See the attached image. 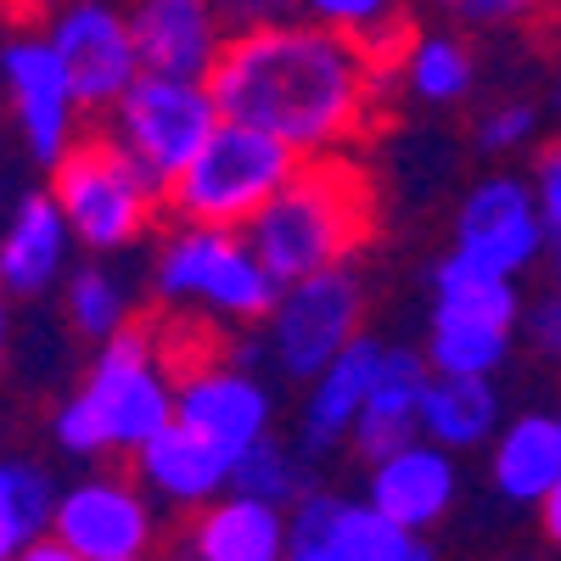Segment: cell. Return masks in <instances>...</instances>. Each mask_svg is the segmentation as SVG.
Returning <instances> with one entry per match:
<instances>
[{"label": "cell", "instance_id": "cell-1", "mask_svg": "<svg viewBox=\"0 0 561 561\" xmlns=\"http://www.w3.org/2000/svg\"><path fill=\"white\" fill-rule=\"evenodd\" d=\"M382 73L365 62V51L309 18L230 34L208 90L230 124L264 129L287 140L298 158H332L370 124L377 113Z\"/></svg>", "mask_w": 561, "mask_h": 561}, {"label": "cell", "instance_id": "cell-2", "mask_svg": "<svg viewBox=\"0 0 561 561\" xmlns=\"http://www.w3.org/2000/svg\"><path fill=\"white\" fill-rule=\"evenodd\" d=\"M370 225H377V192L359 163L343 152L332 158H304L298 174L259 208V219L242 230L253 242L259 264L293 287V280L348 264L354 248H365Z\"/></svg>", "mask_w": 561, "mask_h": 561}, {"label": "cell", "instance_id": "cell-3", "mask_svg": "<svg viewBox=\"0 0 561 561\" xmlns=\"http://www.w3.org/2000/svg\"><path fill=\"white\" fill-rule=\"evenodd\" d=\"M158 359V332L147 320H129L118 337H107L102 354L90 359L79 393L51 421L57 444L79 460L113 449L135 455L140 444H152L174 421V377Z\"/></svg>", "mask_w": 561, "mask_h": 561}, {"label": "cell", "instance_id": "cell-4", "mask_svg": "<svg viewBox=\"0 0 561 561\" xmlns=\"http://www.w3.org/2000/svg\"><path fill=\"white\" fill-rule=\"evenodd\" d=\"M298 152L287 140H275L264 129H248V124H219L208 135V147L185 163L169 192H163V208L180 219V225H219V230H248L259 219V208L298 174Z\"/></svg>", "mask_w": 561, "mask_h": 561}, {"label": "cell", "instance_id": "cell-5", "mask_svg": "<svg viewBox=\"0 0 561 561\" xmlns=\"http://www.w3.org/2000/svg\"><path fill=\"white\" fill-rule=\"evenodd\" d=\"M51 197L90 253H118L152 225L163 185L140 169L113 135H90L51 163Z\"/></svg>", "mask_w": 561, "mask_h": 561}, {"label": "cell", "instance_id": "cell-6", "mask_svg": "<svg viewBox=\"0 0 561 561\" xmlns=\"http://www.w3.org/2000/svg\"><path fill=\"white\" fill-rule=\"evenodd\" d=\"M152 287L163 304L208 309L214 320H270L280 280L259 264L242 230L180 225L152 264Z\"/></svg>", "mask_w": 561, "mask_h": 561}, {"label": "cell", "instance_id": "cell-7", "mask_svg": "<svg viewBox=\"0 0 561 561\" xmlns=\"http://www.w3.org/2000/svg\"><path fill=\"white\" fill-rule=\"evenodd\" d=\"M219 124H225V113L214 102L208 79L140 73L107 107V135L163 185V192H169V180L208 147V135Z\"/></svg>", "mask_w": 561, "mask_h": 561}, {"label": "cell", "instance_id": "cell-8", "mask_svg": "<svg viewBox=\"0 0 561 561\" xmlns=\"http://www.w3.org/2000/svg\"><path fill=\"white\" fill-rule=\"evenodd\" d=\"M365 287L348 264L314 270L293 287H280L270 320H264V359H275L280 377L314 382L348 343L365 332Z\"/></svg>", "mask_w": 561, "mask_h": 561}, {"label": "cell", "instance_id": "cell-9", "mask_svg": "<svg viewBox=\"0 0 561 561\" xmlns=\"http://www.w3.org/2000/svg\"><path fill=\"white\" fill-rule=\"evenodd\" d=\"M545 248H550V230L539 219L534 180H523V174H483L472 192L460 197V214H455V259L478 264L489 275L517 280L523 270L539 264Z\"/></svg>", "mask_w": 561, "mask_h": 561}, {"label": "cell", "instance_id": "cell-10", "mask_svg": "<svg viewBox=\"0 0 561 561\" xmlns=\"http://www.w3.org/2000/svg\"><path fill=\"white\" fill-rule=\"evenodd\" d=\"M0 84H7V102H12L28 158L51 169L79 140V96H73L68 62L51 45V34H18L0 51Z\"/></svg>", "mask_w": 561, "mask_h": 561}, {"label": "cell", "instance_id": "cell-11", "mask_svg": "<svg viewBox=\"0 0 561 561\" xmlns=\"http://www.w3.org/2000/svg\"><path fill=\"white\" fill-rule=\"evenodd\" d=\"M51 534L79 556V561H147L158 528L147 489L129 478H84L62 489Z\"/></svg>", "mask_w": 561, "mask_h": 561}, {"label": "cell", "instance_id": "cell-12", "mask_svg": "<svg viewBox=\"0 0 561 561\" xmlns=\"http://www.w3.org/2000/svg\"><path fill=\"white\" fill-rule=\"evenodd\" d=\"M51 45L68 62L79 107H102L107 113L140 79V51H135L129 12H113L107 0H73L68 12H57Z\"/></svg>", "mask_w": 561, "mask_h": 561}, {"label": "cell", "instance_id": "cell-13", "mask_svg": "<svg viewBox=\"0 0 561 561\" xmlns=\"http://www.w3.org/2000/svg\"><path fill=\"white\" fill-rule=\"evenodd\" d=\"M275 399L248 365H192L174 382V421L219 444L225 455H242L270 438Z\"/></svg>", "mask_w": 561, "mask_h": 561}, {"label": "cell", "instance_id": "cell-14", "mask_svg": "<svg viewBox=\"0 0 561 561\" xmlns=\"http://www.w3.org/2000/svg\"><path fill=\"white\" fill-rule=\"evenodd\" d=\"M140 73L208 79L230 45V28L214 0H135L129 7Z\"/></svg>", "mask_w": 561, "mask_h": 561}, {"label": "cell", "instance_id": "cell-15", "mask_svg": "<svg viewBox=\"0 0 561 561\" xmlns=\"http://www.w3.org/2000/svg\"><path fill=\"white\" fill-rule=\"evenodd\" d=\"M230 472H237V455H225L219 444L185 427V421H169L152 444L135 449V483L180 511L214 505L230 489Z\"/></svg>", "mask_w": 561, "mask_h": 561}, {"label": "cell", "instance_id": "cell-16", "mask_svg": "<svg viewBox=\"0 0 561 561\" xmlns=\"http://www.w3.org/2000/svg\"><path fill=\"white\" fill-rule=\"evenodd\" d=\"M382 359H388V348L377 337H359L309 382V399H304V415H298L304 455H325V449L354 438V421H359L370 388L382 377Z\"/></svg>", "mask_w": 561, "mask_h": 561}, {"label": "cell", "instance_id": "cell-17", "mask_svg": "<svg viewBox=\"0 0 561 561\" xmlns=\"http://www.w3.org/2000/svg\"><path fill=\"white\" fill-rule=\"evenodd\" d=\"M185 561H287V517L280 505L248 500V494H225L203 511H192V523L180 534Z\"/></svg>", "mask_w": 561, "mask_h": 561}, {"label": "cell", "instance_id": "cell-18", "mask_svg": "<svg viewBox=\"0 0 561 561\" xmlns=\"http://www.w3.org/2000/svg\"><path fill=\"white\" fill-rule=\"evenodd\" d=\"M68 242H73V225L57 208V197L51 192L23 197L7 230H0V293L7 298L51 293L68 270Z\"/></svg>", "mask_w": 561, "mask_h": 561}, {"label": "cell", "instance_id": "cell-19", "mask_svg": "<svg viewBox=\"0 0 561 561\" xmlns=\"http://www.w3.org/2000/svg\"><path fill=\"white\" fill-rule=\"evenodd\" d=\"M365 494H370V505H377L382 517H393L399 528L421 534L455 505V460H449V449L415 438V444H404L388 460L370 466V489Z\"/></svg>", "mask_w": 561, "mask_h": 561}, {"label": "cell", "instance_id": "cell-20", "mask_svg": "<svg viewBox=\"0 0 561 561\" xmlns=\"http://www.w3.org/2000/svg\"><path fill=\"white\" fill-rule=\"evenodd\" d=\"M427 382H433L427 354L388 348L382 377H377V388H370V399H365V410L354 421V438H348L370 466L421 438V399H427Z\"/></svg>", "mask_w": 561, "mask_h": 561}, {"label": "cell", "instance_id": "cell-21", "mask_svg": "<svg viewBox=\"0 0 561 561\" xmlns=\"http://www.w3.org/2000/svg\"><path fill=\"white\" fill-rule=\"evenodd\" d=\"M561 483V427L556 415H517L494 438V489L511 505H539Z\"/></svg>", "mask_w": 561, "mask_h": 561}, {"label": "cell", "instance_id": "cell-22", "mask_svg": "<svg viewBox=\"0 0 561 561\" xmlns=\"http://www.w3.org/2000/svg\"><path fill=\"white\" fill-rule=\"evenodd\" d=\"M421 438L449 449V455L500 438L494 377H433L427 399H421Z\"/></svg>", "mask_w": 561, "mask_h": 561}, {"label": "cell", "instance_id": "cell-23", "mask_svg": "<svg viewBox=\"0 0 561 561\" xmlns=\"http://www.w3.org/2000/svg\"><path fill=\"white\" fill-rule=\"evenodd\" d=\"M399 73H404V90L415 102L460 107L466 96H472V84H478V57H472V45H466L460 34L427 28V34H415V45H410V57H404Z\"/></svg>", "mask_w": 561, "mask_h": 561}, {"label": "cell", "instance_id": "cell-24", "mask_svg": "<svg viewBox=\"0 0 561 561\" xmlns=\"http://www.w3.org/2000/svg\"><path fill=\"white\" fill-rule=\"evenodd\" d=\"M433 314H455V320H494V325H517L523 320V298L517 280L489 275L466 259H444L433 270Z\"/></svg>", "mask_w": 561, "mask_h": 561}, {"label": "cell", "instance_id": "cell-25", "mask_svg": "<svg viewBox=\"0 0 561 561\" xmlns=\"http://www.w3.org/2000/svg\"><path fill=\"white\" fill-rule=\"evenodd\" d=\"M505 359H511V325L433 314V337H427L433 377H494Z\"/></svg>", "mask_w": 561, "mask_h": 561}, {"label": "cell", "instance_id": "cell-26", "mask_svg": "<svg viewBox=\"0 0 561 561\" xmlns=\"http://www.w3.org/2000/svg\"><path fill=\"white\" fill-rule=\"evenodd\" d=\"M325 545H332L337 556H348V561H433L427 545H421L410 528H399L393 517H382L370 500H359V505L343 500Z\"/></svg>", "mask_w": 561, "mask_h": 561}, {"label": "cell", "instance_id": "cell-27", "mask_svg": "<svg viewBox=\"0 0 561 561\" xmlns=\"http://www.w3.org/2000/svg\"><path fill=\"white\" fill-rule=\"evenodd\" d=\"M309 466L298 449H287L280 438H259L253 449L237 455V472H230V494H248L264 505H298L309 494Z\"/></svg>", "mask_w": 561, "mask_h": 561}, {"label": "cell", "instance_id": "cell-28", "mask_svg": "<svg viewBox=\"0 0 561 561\" xmlns=\"http://www.w3.org/2000/svg\"><path fill=\"white\" fill-rule=\"evenodd\" d=\"M57 483L45 478V466L34 460H7L0 466V517L18 534V545H34L51 534V517H57Z\"/></svg>", "mask_w": 561, "mask_h": 561}, {"label": "cell", "instance_id": "cell-29", "mask_svg": "<svg viewBox=\"0 0 561 561\" xmlns=\"http://www.w3.org/2000/svg\"><path fill=\"white\" fill-rule=\"evenodd\" d=\"M68 320H73V332H84V337H96V343H107V337H118L124 325L135 320L129 314V287L113 275V270H73L68 275Z\"/></svg>", "mask_w": 561, "mask_h": 561}, {"label": "cell", "instance_id": "cell-30", "mask_svg": "<svg viewBox=\"0 0 561 561\" xmlns=\"http://www.w3.org/2000/svg\"><path fill=\"white\" fill-rule=\"evenodd\" d=\"M298 7H304L309 23H325V28H337V34H348V39L382 28V23H393V18L404 12L399 0H298Z\"/></svg>", "mask_w": 561, "mask_h": 561}, {"label": "cell", "instance_id": "cell-31", "mask_svg": "<svg viewBox=\"0 0 561 561\" xmlns=\"http://www.w3.org/2000/svg\"><path fill=\"white\" fill-rule=\"evenodd\" d=\"M534 129H539V107L534 102H500V107H489L478 118V147L494 152V158L523 152L528 140H534Z\"/></svg>", "mask_w": 561, "mask_h": 561}, {"label": "cell", "instance_id": "cell-32", "mask_svg": "<svg viewBox=\"0 0 561 561\" xmlns=\"http://www.w3.org/2000/svg\"><path fill=\"white\" fill-rule=\"evenodd\" d=\"M433 7L466 28H517V23L539 18L550 0H433Z\"/></svg>", "mask_w": 561, "mask_h": 561}, {"label": "cell", "instance_id": "cell-33", "mask_svg": "<svg viewBox=\"0 0 561 561\" xmlns=\"http://www.w3.org/2000/svg\"><path fill=\"white\" fill-rule=\"evenodd\" d=\"M337 494H320V489H309L298 505H293V517H287V539H293V550H320L325 539H332V523H337Z\"/></svg>", "mask_w": 561, "mask_h": 561}, {"label": "cell", "instance_id": "cell-34", "mask_svg": "<svg viewBox=\"0 0 561 561\" xmlns=\"http://www.w3.org/2000/svg\"><path fill=\"white\" fill-rule=\"evenodd\" d=\"M219 18L230 34H253V28H275V23H293L304 7L298 0H214Z\"/></svg>", "mask_w": 561, "mask_h": 561}, {"label": "cell", "instance_id": "cell-35", "mask_svg": "<svg viewBox=\"0 0 561 561\" xmlns=\"http://www.w3.org/2000/svg\"><path fill=\"white\" fill-rule=\"evenodd\" d=\"M534 197H539V219H545V230H550V242H561V147H545V152H539Z\"/></svg>", "mask_w": 561, "mask_h": 561}, {"label": "cell", "instance_id": "cell-36", "mask_svg": "<svg viewBox=\"0 0 561 561\" xmlns=\"http://www.w3.org/2000/svg\"><path fill=\"white\" fill-rule=\"evenodd\" d=\"M528 337H534V348H539L545 359L561 365V293H550V298H539V304L528 309Z\"/></svg>", "mask_w": 561, "mask_h": 561}, {"label": "cell", "instance_id": "cell-37", "mask_svg": "<svg viewBox=\"0 0 561 561\" xmlns=\"http://www.w3.org/2000/svg\"><path fill=\"white\" fill-rule=\"evenodd\" d=\"M12 561H79V556H73V550H68V545H62L57 534H45V539L23 545V550H18Z\"/></svg>", "mask_w": 561, "mask_h": 561}, {"label": "cell", "instance_id": "cell-38", "mask_svg": "<svg viewBox=\"0 0 561 561\" xmlns=\"http://www.w3.org/2000/svg\"><path fill=\"white\" fill-rule=\"evenodd\" d=\"M539 523H545V539H550V545H561V483L539 500Z\"/></svg>", "mask_w": 561, "mask_h": 561}, {"label": "cell", "instance_id": "cell-39", "mask_svg": "<svg viewBox=\"0 0 561 561\" xmlns=\"http://www.w3.org/2000/svg\"><path fill=\"white\" fill-rule=\"evenodd\" d=\"M287 561H348V556H337L332 545H320V550H293Z\"/></svg>", "mask_w": 561, "mask_h": 561}, {"label": "cell", "instance_id": "cell-40", "mask_svg": "<svg viewBox=\"0 0 561 561\" xmlns=\"http://www.w3.org/2000/svg\"><path fill=\"white\" fill-rule=\"evenodd\" d=\"M18 550H23V545H18V534L7 528V517H0V561H12Z\"/></svg>", "mask_w": 561, "mask_h": 561}, {"label": "cell", "instance_id": "cell-41", "mask_svg": "<svg viewBox=\"0 0 561 561\" xmlns=\"http://www.w3.org/2000/svg\"><path fill=\"white\" fill-rule=\"evenodd\" d=\"M550 113H561V68H556V79H550Z\"/></svg>", "mask_w": 561, "mask_h": 561}, {"label": "cell", "instance_id": "cell-42", "mask_svg": "<svg viewBox=\"0 0 561 561\" xmlns=\"http://www.w3.org/2000/svg\"><path fill=\"white\" fill-rule=\"evenodd\" d=\"M550 259H556V293H561V242H550Z\"/></svg>", "mask_w": 561, "mask_h": 561}, {"label": "cell", "instance_id": "cell-43", "mask_svg": "<svg viewBox=\"0 0 561 561\" xmlns=\"http://www.w3.org/2000/svg\"><path fill=\"white\" fill-rule=\"evenodd\" d=\"M0 359H7V309H0Z\"/></svg>", "mask_w": 561, "mask_h": 561}, {"label": "cell", "instance_id": "cell-44", "mask_svg": "<svg viewBox=\"0 0 561 561\" xmlns=\"http://www.w3.org/2000/svg\"><path fill=\"white\" fill-rule=\"evenodd\" d=\"M556 427H561V415H556Z\"/></svg>", "mask_w": 561, "mask_h": 561}]
</instances>
